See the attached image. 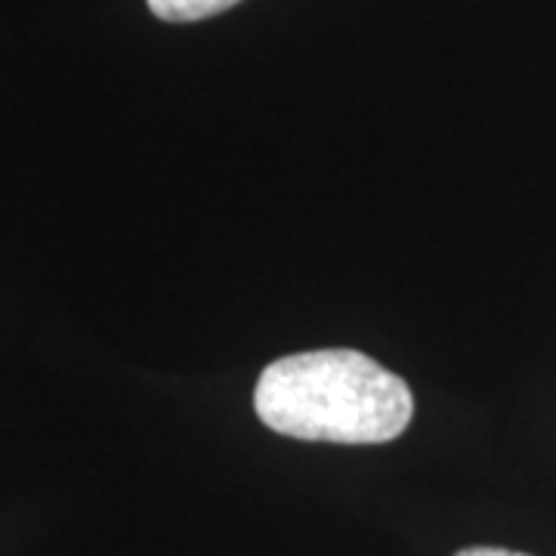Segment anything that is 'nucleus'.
<instances>
[{
    "label": "nucleus",
    "mask_w": 556,
    "mask_h": 556,
    "mask_svg": "<svg viewBox=\"0 0 556 556\" xmlns=\"http://www.w3.org/2000/svg\"><path fill=\"white\" fill-rule=\"evenodd\" d=\"M254 408L281 437L383 445L405 433L415 399L405 380L358 350H313L266 365Z\"/></svg>",
    "instance_id": "1"
},
{
    "label": "nucleus",
    "mask_w": 556,
    "mask_h": 556,
    "mask_svg": "<svg viewBox=\"0 0 556 556\" xmlns=\"http://www.w3.org/2000/svg\"><path fill=\"white\" fill-rule=\"evenodd\" d=\"M146 3L164 22H201L226 13L241 0H146Z\"/></svg>",
    "instance_id": "2"
},
{
    "label": "nucleus",
    "mask_w": 556,
    "mask_h": 556,
    "mask_svg": "<svg viewBox=\"0 0 556 556\" xmlns=\"http://www.w3.org/2000/svg\"><path fill=\"white\" fill-rule=\"evenodd\" d=\"M455 556H529L519 551H507V547H464Z\"/></svg>",
    "instance_id": "3"
}]
</instances>
